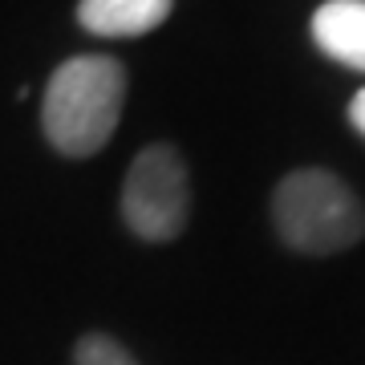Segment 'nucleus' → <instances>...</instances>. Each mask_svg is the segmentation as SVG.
Wrapping results in <instances>:
<instances>
[{"label":"nucleus","mask_w":365,"mask_h":365,"mask_svg":"<svg viewBox=\"0 0 365 365\" xmlns=\"http://www.w3.org/2000/svg\"><path fill=\"white\" fill-rule=\"evenodd\" d=\"M126 106V69L118 57H69L53 69L41 102V130L66 158L98 155Z\"/></svg>","instance_id":"nucleus-1"},{"label":"nucleus","mask_w":365,"mask_h":365,"mask_svg":"<svg viewBox=\"0 0 365 365\" xmlns=\"http://www.w3.org/2000/svg\"><path fill=\"white\" fill-rule=\"evenodd\" d=\"M276 235L292 252L333 256L365 235V203L345 179L325 167H300L272 191Z\"/></svg>","instance_id":"nucleus-2"},{"label":"nucleus","mask_w":365,"mask_h":365,"mask_svg":"<svg viewBox=\"0 0 365 365\" xmlns=\"http://www.w3.org/2000/svg\"><path fill=\"white\" fill-rule=\"evenodd\" d=\"M191 220V175L170 143H150L126 170L122 223L146 244L179 240Z\"/></svg>","instance_id":"nucleus-3"},{"label":"nucleus","mask_w":365,"mask_h":365,"mask_svg":"<svg viewBox=\"0 0 365 365\" xmlns=\"http://www.w3.org/2000/svg\"><path fill=\"white\" fill-rule=\"evenodd\" d=\"M313 41L329 61L365 73V0H325L313 13Z\"/></svg>","instance_id":"nucleus-4"},{"label":"nucleus","mask_w":365,"mask_h":365,"mask_svg":"<svg viewBox=\"0 0 365 365\" xmlns=\"http://www.w3.org/2000/svg\"><path fill=\"white\" fill-rule=\"evenodd\" d=\"M170 9L175 0H78V25L93 37H146Z\"/></svg>","instance_id":"nucleus-5"},{"label":"nucleus","mask_w":365,"mask_h":365,"mask_svg":"<svg viewBox=\"0 0 365 365\" xmlns=\"http://www.w3.org/2000/svg\"><path fill=\"white\" fill-rule=\"evenodd\" d=\"M73 365H138V361H134L114 337H106V333H86V337L73 345Z\"/></svg>","instance_id":"nucleus-6"},{"label":"nucleus","mask_w":365,"mask_h":365,"mask_svg":"<svg viewBox=\"0 0 365 365\" xmlns=\"http://www.w3.org/2000/svg\"><path fill=\"white\" fill-rule=\"evenodd\" d=\"M349 122H353V130L365 138V90L353 93V102H349Z\"/></svg>","instance_id":"nucleus-7"}]
</instances>
